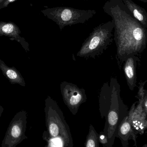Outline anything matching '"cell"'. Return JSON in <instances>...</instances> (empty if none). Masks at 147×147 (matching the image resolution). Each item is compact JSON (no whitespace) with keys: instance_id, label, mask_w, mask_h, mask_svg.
<instances>
[{"instance_id":"15","label":"cell","mask_w":147,"mask_h":147,"mask_svg":"<svg viewBox=\"0 0 147 147\" xmlns=\"http://www.w3.org/2000/svg\"><path fill=\"white\" fill-rule=\"evenodd\" d=\"M3 108L1 105H0V117L1 116L2 113H3Z\"/></svg>"},{"instance_id":"7","label":"cell","mask_w":147,"mask_h":147,"mask_svg":"<svg viewBox=\"0 0 147 147\" xmlns=\"http://www.w3.org/2000/svg\"><path fill=\"white\" fill-rule=\"evenodd\" d=\"M60 89L64 102L72 115H76L80 106L87 101L85 90L66 81L61 82Z\"/></svg>"},{"instance_id":"1","label":"cell","mask_w":147,"mask_h":147,"mask_svg":"<svg viewBox=\"0 0 147 147\" xmlns=\"http://www.w3.org/2000/svg\"><path fill=\"white\" fill-rule=\"evenodd\" d=\"M103 9L114 22L118 59L124 62L129 57L142 53L146 47L147 29L134 17L122 0H106Z\"/></svg>"},{"instance_id":"8","label":"cell","mask_w":147,"mask_h":147,"mask_svg":"<svg viewBox=\"0 0 147 147\" xmlns=\"http://www.w3.org/2000/svg\"><path fill=\"white\" fill-rule=\"evenodd\" d=\"M140 59L138 56L128 58L124 62L123 71L129 88L131 91L137 86V68Z\"/></svg>"},{"instance_id":"12","label":"cell","mask_w":147,"mask_h":147,"mask_svg":"<svg viewBox=\"0 0 147 147\" xmlns=\"http://www.w3.org/2000/svg\"><path fill=\"white\" fill-rule=\"evenodd\" d=\"M129 121V116L124 117L123 121L121 123L119 127V133H118L119 136L126 135L130 131L131 126Z\"/></svg>"},{"instance_id":"9","label":"cell","mask_w":147,"mask_h":147,"mask_svg":"<svg viewBox=\"0 0 147 147\" xmlns=\"http://www.w3.org/2000/svg\"><path fill=\"white\" fill-rule=\"evenodd\" d=\"M0 69L3 75L12 84H18L22 86H26V83L21 74L14 67H8L0 59Z\"/></svg>"},{"instance_id":"17","label":"cell","mask_w":147,"mask_h":147,"mask_svg":"<svg viewBox=\"0 0 147 147\" xmlns=\"http://www.w3.org/2000/svg\"><path fill=\"white\" fill-rule=\"evenodd\" d=\"M15 1V0H9V2H13Z\"/></svg>"},{"instance_id":"11","label":"cell","mask_w":147,"mask_h":147,"mask_svg":"<svg viewBox=\"0 0 147 147\" xmlns=\"http://www.w3.org/2000/svg\"><path fill=\"white\" fill-rule=\"evenodd\" d=\"M98 134L92 124L90 125L89 133L85 142V147H99Z\"/></svg>"},{"instance_id":"5","label":"cell","mask_w":147,"mask_h":147,"mask_svg":"<svg viewBox=\"0 0 147 147\" xmlns=\"http://www.w3.org/2000/svg\"><path fill=\"white\" fill-rule=\"evenodd\" d=\"M41 12L47 18L55 22L61 31L66 26L84 24L96 13L94 9H79L68 7L47 8Z\"/></svg>"},{"instance_id":"2","label":"cell","mask_w":147,"mask_h":147,"mask_svg":"<svg viewBox=\"0 0 147 147\" xmlns=\"http://www.w3.org/2000/svg\"><path fill=\"white\" fill-rule=\"evenodd\" d=\"M45 112L47 131L43 134L48 145L45 147H73L70 129L57 103L50 96L45 100Z\"/></svg>"},{"instance_id":"6","label":"cell","mask_w":147,"mask_h":147,"mask_svg":"<svg viewBox=\"0 0 147 147\" xmlns=\"http://www.w3.org/2000/svg\"><path fill=\"white\" fill-rule=\"evenodd\" d=\"M27 113L25 111L16 114L9 123L1 147H16L24 140L27 139L25 135L27 123Z\"/></svg>"},{"instance_id":"4","label":"cell","mask_w":147,"mask_h":147,"mask_svg":"<svg viewBox=\"0 0 147 147\" xmlns=\"http://www.w3.org/2000/svg\"><path fill=\"white\" fill-rule=\"evenodd\" d=\"M109 84L111 90V102L105 117L106 122L103 131L108 138L107 147H112L121 115L127 111V108L121 98V86L117 79L115 78H111Z\"/></svg>"},{"instance_id":"3","label":"cell","mask_w":147,"mask_h":147,"mask_svg":"<svg viewBox=\"0 0 147 147\" xmlns=\"http://www.w3.org/2000/svg\"><path fill=\"white\" fill-rule=\"evenodd\" d=\"M114 29L112 20L95 27L82 44L77 53V57L95 58L101 55L112 43Z\"/></svg>"},{"instance_id":"13","label":"cell","mask_w":147,"mask_h":147,"mask_svg":"<svg viewBox=\"0 0 147 147\" xmlns=\"http://www.w3.org/2000/svg\"><path fill=\"white\" fill-rule=\"evenodd\" d=\"M98 140L99 143H101L104 147H107L109 143L108 138L103 131L100 132L98 134Z\"/></svg>"},{"instance_id":"14","label":"cell","mask_w":147,"mask_h":147,"mask_svg":"<svg viewBox=\"0 0 147 147\" xmlns=\"http://www.w3.org/2000/svg\"><path fill=\"white\" fill-rule=\"evenodd\" d=\"M142 107L146 113H147V90H144V96L142 101Z\"/></svg>"},{"instance_id":"16","label":"cell","mask_w":147,"mask_h":147,"mask_svg":"<svg viewBox=\"0 0 147 147\" xmlns=\"http://www.w3.org/2000/svg\"><path fill=\"white\" fill-rule=\"evenodd\" d=\"M139 1H141L143 2L147 3V0H139Z\"/></svg>"},{"instance_id":"10","label":"cell","mask_w":147,"mask_h":147,"mask_svg":"<svg viewBox=\"0 0 147 147\" xmlns=\"http://www.w3.org/2000/svg\"><path fill=\"white\" fill-rule=\"evenodd\" d=\"M122 1L134 17L147 29V12L146 10L135 3L132 0H122Z\"/></svg>"}]
</instances>
